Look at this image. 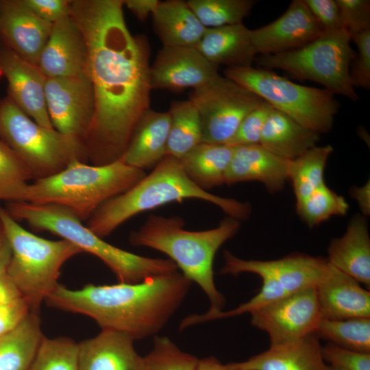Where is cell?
Masks as SVG:
<instances>
[{"mask_svg": "<svg viewBox=\"0 0 370 370\" xmlns=\"http://www.w3.org/2000/svg\"><path fill=\"white\" fill-rule=\"evenodd\" d=\"M123 8L122 0L70 3L84 39L86 73L94 92V115L82 138L94 165L119 160L150 109L149 46L145 37L131 34Z\"/></svg>", "mask_w": 370, "mask_h": 370, "instance_id": "obj_1", "label": "cell"}, {"mask_svg": "<svg viewBox=\"0 0 370 370\" xmlns=\"http://www.w3.org/2000/svg\"><path fill=\"white\" fill-rule=\"evenodd\" d=\"M191 282L176 271L132 284H89L75 290L59 284L45 301L51 307L86 315L101 330L142 340L164 327L184 301Z\"/></svg>", "mask_w": 370, "mask_h": 370, "instance_id": "obj_2", "label": "cell"}, {"mask_svg": "<svg viewBox=\"0 0 370 370\" xmlns=\"http://www.w3.org/2000/svg\"><path fill=\"white\" fill-rule=\"evenodd\" d=\"M184 226L185 222L180 217L150 214L129 238L133 246L149 247L167 255L182 273L197 283L208 297L210 309L204 314L185 317L180 323L184 329L221 311L225 298L215 285L214 259L223 243L238 232L241 221L227 216L210 230L190 231Z\"/></svg>", "mask_w": 370, "mask_h": 370, "instance_id": "obj_3", "label": "cell"}, {"mask_svg": "<svg viewBox=\"0 0 370 370\" xmlns=\"http://www.w3.org/2000/svg\"><path fill=\"white\" fill-rule=\"evenodd\" d=\"M187 199L209 202L240 221L251 213L249 203L221 197L197 186L185 173L179 159L167 155L134 186L102 204L86 226L103 238L139 213Z\"/></svg>", "mask_w": 370, "mask_h": 370, "instance_id": "obj_4", "label": "cell"}, {"mask_svg": "<svg viewBox=\"0 0 370 370\" xmlns=\"http://www.w3.org/2000/svg\"><path fill=\"white\" fill-rule=\"evenodd\" d=\"M5 208L15 221L27 223L35 231L59 236L82 252L97 257L120 283H138L150 277L177 271L176 264L170 259L139 256L106 242L62 206L14 201L7 202Z\"/></svg>", "mask_w": 370, "mask_h": 370, "instance_id": "obj_5", "label": "cell"}, {"mask_svg": "<svg viewBox=\"0 0 370 370\" xmlns=\"http://www.w3.org/2000/svg\"><path fill=\"white\" fill-rule=\"evenodd\" d=\"M146 174L120 160L94 165L75 159L58 173L29 184L22 201L62 206L82 221H88L102 204L131 188Z\"/></svg>", "mask_w": 370, "mask_h": 370, "instance_id": "obj_6", "label": "cell"}, {"mask_svg": "<svg viewBox=\"0 0 370 370\" xmlns=\"http://www.w3.org/2000/svg\"><path fill=\"white\" fill-rule=\"evenodd\" d=\"M0 220L12 249L6 274L27 301L31 311L39 312L42 302L59 284L62 266L82 251L66 240L51 241L32 234L1 205Z\"/></svg>", "mask_w": 370, "mask_h": 370, "instance_id": "obj_7", "label": "cell"}, {"mask_svg": "<svg viewBox=\"0 0 370 370\" xmlns=\"http://www.w3.org/2000/svg\"><path fill=\"white\" fill-rule=\"evenodd\" d=\"M0 137L34 180L58 173L73 160L88 161L80 139L36 123L8 97L0 99Z\"/></svg>", "mask_w": 370, "mask_h": 370, "instance_id": "obj_8", "label": "cell"}, {"mask_svg": "<svg viewBox=\"0 0 370 370\" xmlns=\"http://www.w3.org/2000/svg\"><path fill=\"white\" fill-rule=\"evenodd\" d=\"M223 73L301 125L319 134L332 130L339 103L329 90L298 84L252 66L227 67Z\"/></svg>", "mask_w": 370, "mask_h": 370, "instance_id": "obj_9", "label": "cell"}, {"mask_svg": "<svg viewBox=\"0 0 370 370\" xmlns=\"http://www.w3.org/2000/svg\"><path fill=\"white\" fill-rule=\"evenodd\" d=\"M350 42V36L345 30L324 32L299 49L260 55L255 61L261 68L285 71L295 77L320 84L334 95L357 101L359 98L349 75L356 56Z\"/></svg>", "mask_w": 370, "mask_h": 370, "instance_id": "obj_10", "label": "cell"}, {"mask_svg": "<svg viewBox=\"0 0 370 370\" xmlns=\"http://www.w3.org/2000/svg\"><path fill=\"white\" fill-rule=\"evenodd\" d=\"M188 99L201 121L202 143L226 145L243 119L264 101L236 82L220 74L193 89Z\"/></svg>", "mask_w": 370, "mask_h": 370, "instance_id": "obj_11", "label": "cell"}, {"mask_svg": "<svg viewBox=\"0 0 370 370\" xmlns=\"http://www.w3.org/2000/svg\"><path fill=\"white\" fill-rule=\"evenodd\" d=\"M250 314L251 325L268 334L271 345L314 334L322 319L315 288L289 294Z\"/></svg>", "mask_w": 370, "mask_h": 370, "instance_id": "obj_12", "label": "cell"}, {"mask_svg": "<svg viewBox=\"0 0 370 370\" xmlns=\"http://www.w3.org/2000/svg\"><path fill=\"white\" fill-rule=\"evenodd\" d=\"M223 258L221 274L254 273L277 282L288 294L315 288L330 264L327 258L298 253L278 260H256L240 258L225 250Z\"/></svg>", "mask_w": 370, "mask_h": 370, "instance_id": "obj_13", "label": "cell"}, {"mask_svg": "<svg viewBox=\"0 0 370 370\" xmlns=\"http://www.w3.org/2000/svg\"><path fill=\"white\" fill-rule=\"evenodd\" d=\"M45 95L53 128L82 140L95 111L93 88L86 73L73 77L47 78Z\"/></svg>", "mask_w": 370, "mask_h": 370, "instance_id": "obj_14", "label": "cell"}, {"mask_svg": "<svg viewBox=\"0 0 370 370\" xmlns=\"http://www.w3.org/2000/svg\"><path fill=\"white\" fill-rule=\"evenodd\" d=\"M324 33L304 0H293L273 22L250 29L256 55H271L299 49Z\"/></svg>", "mask_w": 370, "mask_h": 370, "instance_id": "obj_15", "label": "cell"}, {"mask_svg": "<svg viewBox=\"0 0 370 370\" xmlns=\"http://www.w3.org/2000/svg\"><path fill=\"white\" fill-rule=\"evenodd\" d=\"M219 68L195 47L163 46L150 68L151 86L172 91L193 90L219 75Z\"/></svg>", "mask_w": 370, "mask_h": 370, "instance_id": "obj_16", "label": "cell"}, {"mask_svg": "<svg viewBox=\"0 0 370 370\" xmlns=\"http://www.w3.org/2000/svg\"><path fill=\"white\" fill-rule=\"evenodd\" d=\"M0 74L8 82V97L36 123L53 128L45 101L47 77L31 64L0 44Z\"/></svg>", "mask_w": 370, "mask_h": 370, "instance_id": "obj_17", "label": "cell"}, {"mask_svg": "<svg viewBox=\"0 0 370 370\" xmlns=\"http://www.w3.org/2000/svg\"><path fill=\"white\" fill-rule=\"evenodd\" d=\"M52 25L34 15L19 0L0 1V44L31 64H38Z\"/></svg>", "mask_w": 370, "mask_h": 370, "instance_id": "obj_18", "label": "cell"}, {"mask_svg": "<svg viewBox=\"0 0 370 370\" xmlns=\"http://www.w3.org/2000/svg\"><path fill=\"white\" fill-rule=\"evenodd\" d=\"M86 61L82 33L69 13L53 23L37 66L47 78L66 77L85 73Z\"/></svg>", "mask_w": 370, "mask_h": 370, "instance_id": "obj_19", "label": "cell"}, {"mask_svg": "<svg viewBox=\"0 0 370 370\" xmlns=\"http://www.w3.org/2000/svg\"><path fill=\"white\" fill-rule=\"evenodd\" d=\"M315 291L322 319L370 318L369 291L331 264Z\"/></svg>", "mask_w": 370, "mask_h": 370, "instance_id": "obj_20", "label": "cell"}, {"mask_svg": "<svg viewBox=\"0 0 370 370\" xmlns=\"http://www.w3.org/2000/svg\"><path fill=\"white\" fill-rule=\"evenodd\" d=\"M289 164V160L274 155L260 144L233 147L225 184L258 181L275 193L282 190L288 180Z\"/></svg>", "mask_w": 370, "mask_h": 370, "instance_id": "obj_21", "label": "cell"}, {"mask_svg": "<svg viewBox=\"0 0 370 370\" xmlns=\"http://www.w3.org/2000/svg\"><path fill=\"white\" fill-rule=\"evenodd\" d=\"M130 336L101 330L78 343V370H144V358Z\"/></svg>", "mask_w": 370, "mask_h": 370, "instance_id": "obj_22", "label": "cell"}, {"mask_svg": "<svg viewBox=\"0 0 370 370\" xmlns=\"http://www.w3.org/2000/svg\"><path fill=\"white\" fill-rule=\"evenodd\" d=\"M231 364L239 370H328L319 339L314 334L270 345L268 349L245 361Z\"/></svg>", "mask_w": 370, "mask_h": 370, "instance_id": "obj_23", "label": "cell"}, {"mask_svg": "<svg viewBox=\"0 0 370 370\" xmlns=\"http://www.w3.org/2000/svg\"><path fill=\"white\" fill-rule=\"evenodd\" d=\"M327 260L369 290L370 238L363 215L357 214L353 217L345 234L330 241Z\"/></svg>", "mask_w": 370, "mask_h": 370, "instance_id": "obj_24", "label": "cell"}, {"mask_svg": "<svg viewBox=\"0 0 370 370\" xmlns=\"http://www.w3.org/2000/svg\"><path fill=\"white\" fill-rule=\"evenodd\" d=\"M170 124L169 112L148 110L137 123L119 160L142 170L156 166L166 156Z\"/></svg>", "mask_w": 370, "mask_h": 370, "instance_id": "obj_25", "label": "cell"}, {"mask_svg": "<svg viewBox=\"0 0 370 370\" xmlns=\"http://www.w3.org/2000/svg\"><path fill=\"white\" fill-rule=\"evenodd\" d=\"M196 49L211 63L226 68L251 66L256 56L250 29L243 23L207 28Z\"/></svg>", "mask_w": 370, "mask_h": 370, "instance_id": "obj_26", "label": "cell"}, {"mask_svg": "<svg viewBox=\"0 0 370 370\" xmlns=\"http://www.w3.org/2000/svg\"><path fill=\"white\" fill-rule=\"evenodd\" d=\"M151 16L155 32L164 47L196 48L207 29L182 0L160 1Z\"/></svg>", "mask_w": 370, "mask_h": 370, "instance_id": "obj_27", "label": "cell"}, {"mask_svg": "<svg viewBox=\"0 0 370 370\" xmlns=\"http://www.w3.org/2000/svg\"><path fill=\"white\" fill-rule=\"evenodd\" d=\"M319 138V133L273 108L259 144L274 155L291 161L317 146Z\"/></svg>", "mask_w": 370, "mask_h": 370, "instance_id": "obj_28", "label": "cell"}, {"mask_svg": "<svg viewBox=\"0 0 370 370\" xmlns=\"http://www.w3.org/2000/svg\"><path fill=\"white\" fill-rule=\"evenodd\" d=\"M233 147L201 143L179 159L187 176L207 190L225 184Z\"/></svg>", "mask_w": 370, "mask_h": 370, "instance_id": "obj_29", "label": "cell"}, {"mask_svg": "<svg viewBox=\"0 0 370 370\" xmlns=\"http://www.w3.org/2000/svg\"><path fill=\"white\" fill-rule=\"evenodd\" d=\"M39 312L31 311L0 337V370H27L43 338Z\"/></svg>", "mask_w": 370, "mask_h": 370, "instance_id": "obj_30", "label": "cell"}, {"mask_svg": "<svg viewBox=\"0 0 370 370\" xmlns=\"http://www.w3.org/2000/svg\"><path fill=\"white\" fill-rule=\"evenodd\" d=\"M171 124L166 146V156L181 158L202 143L200 117L189 100L173 101L169 110Z\"/></svg>", "mask_w": 370, "mask_h": 370, "instance_id": "obj_31", "label": "cell"}, {"mask_svg": "<svg viewBox=\"0 0 370 370\" xmlns=\"http://www.w3.org/2000/svg\"><path fill=\"white\" fill-rule=\"evenodd\" d=\"M332 151L331 145H317L290 161L288 180L291 181L296 203L325 183L324 171Z\"/></svg>", "mask_w": 370, "mask_h": 370, "instance_id": "obj_32", "label": "cell"}, {"mask_svg": "<svg viewBox=\"0 0 370 370\" xmlns=\"http://www.w3.org/2000/svg\"><path fill=\"white\" fill-rule=\"evenodd\" d=\"M314 334L338 347L370 353V318L321 319Z\"/></svg>", "mask_w": 370, "mask_h": 370, "instance_id": "obj_33", "label": "cell"}, {"mask_svg": "<svg viewBox=\"0 0 370 370\" xmlns=\"http://www.w3.org/2000/svg\"><path fill=\"white\" fill-rule=\"evenodd\" d=\"M254 0H188L187 3L206 28L243 23Z\"/></svg>", "mask_w": 370, "mask_h": 370, "instance_id": "obj_34", "label": "cell"}, {"mask_svg": "<svg viewBox=\"0 0 370 370\" xmlns=\"http://www.w3.org/2000/svg\"><path fill=\"white\" fill-rule=\"evenodd\" d=\"M349 209L345 198L327 186L325 183L301 201L296 203V210L309 227H314L332 216H344Z\"/></svg>", "mask_w": 370, "mask_h": 370, "instance_id": "obj_35", "label": "cell"}, {"mask_svg": "<svg viewBox=\"0 0 370 370\" xmlns=\"http://www.w3.org/2000/svg\"><path fill=\"white\" fill-rule=\"evenodd\" d=\"M78 352L73 339L43 336L27 370H78Z\"/></svg>", "mask_w": 370, "mask_h": 370, "instance_id": "obj_36", "label": "cell"}, {"mask_svg": "<svg viewBox=\"0 0 370 370\" xmlns=\"http://www.w3.org/2000/svg\"><path fill=\"white\" fill-rule=\"evenodd\" d=\"M30 180L25 164L0 137V201H22Z\"/></svg>", "mask_w": 370, "mask_h": 370, "instance_id": "obj_37", "label": "cell"}, {"mask_svg": "<svg viewBox=\"0 0 370 370\" xmlns=\"http://www.w3.org/2000/svg\"><path fill=\"white\" fill-rule=\"evenodd\" d=\"M144 358V370H195L199 359L180 349L169 338L156 336Z\"/></svg>", "mask_w": 370, "mask_h": 370, "instance_id": "obj_38", "label": "cell"}, {"mask_svg": "<svg viewBox=\"0 0 370 370\" xmlns=\"http://www.w3.org/2000/svg\"><path fill=\"white\" fill-rule=\"evenodd\" d=\"M262 284L258 293L249 301L240 304L238 307L225 312L221 311L214 314L201 319L196 324L208 321L225 319L251 313L261 308L277 301L288 295L286 291L277 282L269 280H262Z\"/></svg>", "mask_w": 370, "mask_h": 370, "instance_id": "obj_39", "label": "cell"}, {"mask_svg": "<svg viewBox=\"0 0 370 370\" xmlns=\"http://www.w3.org/2000/svg\"><path fill=\"white\" fill-rule=\"evenodd\" d=\"M273 107L264 101L250 112L241 121L227 145L236 147L259 144L264 123Z\"/></svg>", "mask_w": 370, "mask_h": 370, "instance_id": "obj_40", "label": "cell"}, {"mask_svg": "<svg viewBox=\"0 0 370 370\" xmlns=\"http://www.w3.org/2000/svg\"><path fill=\"white\" fill-rule=\"evenodd\" d=\"M358 48L357 54L350 66V79L352 86L370 88V29L350 37Z\"/></svg>", "mask_w": 370, "mask_h": 370, "instance_id": "obj_41", "label": "cell"}, {"mask_svg": "<svg viewBox=\"0 0 370 370\" xmlns=\"http://www.w3.org/2000/svg\"><path fill=\"white\" fill-rule=\"evenodd\" d=\"M343 29L352 36L370 29V1L336 0Z\"/></svg>", "mask_w": 370, "mask_h": 370, "instance_id": "obj_42", "label": "cell"}, {"mask_svg": "<svg viewBox=\"0 0 370 370\" xmlns=\"http://www.w3.org/2000/svg\"><path fill=\"white\" fill-rule=\"evenodd\" d=\"M321 354L328 365L342 370H370V353L356 352L328 343L321 346Z\"/></svg>", "mask_w": 370, "mask_h": 370, "instance_id": "obj_43", "label": "cell"}, {"mask_svg": "<svg viewBox=\"0 0 370 370\" xmlns=\"http://www.w3.org/2000/svg\"><path fill=\"white\" fill-rule=\"evenodd\" d=\"M325 33L344 30L336 0H304Z\"/></svg>", "mask_w": 370, "mask_h": 370, "instance_id": "obj_44", "label": "cell"}, {"mask_svg": "<svg viewBox=\"0 0 370 370\" xmlns=\"http://www.w3.org/2000/svg\"><path fill=\"white\" fill-rule=\"evenodd\" d=\"M19 1L37 17L51 24L70 13L69 1L19 0Z\"/></svg>", "mask_w": 370, "mask_h": 370, "instance_id": "obj_45", "label": "cell"}, {"mask_svg": "<svg viewBox=\"0 0 370 370\" xmlns=\"http://www.w3.org/2000/svg\"><path fill=\"white\" fill-rule=\"evenodd\" d=\"M30 312L29 305L23 297L0 306V337L16 328Z\"/></svg>", "mask_w": 370, "mask_h": 370, "instance_id": "obj_46", "label": "cell"}, {"mask_svg": "<svg viewBox=\"0 0 370 370\" xmlns=\"http://www.w3.org/2000/svg\"><path fill=\"white\" fill-rule=\"evenodd\" d=\"M158 0H125V5L140 21L145 20L150 14L152 15L157 8Z\"/></svg>", "mask_w": 370, "mask_h": 370, "instance_id": "obj_47", "label": "cell"}, {"mask_svg": "<svg viewBox=\"0 0 370 370\" xmlns=\"http://www.w3.org/2000/svg\"><path fill=\"white\" fill-rule=\"evenodd\" d=\"M22 295L6 273L0 274V306L10 303Z\"/></svg>", "mask_w": 370, "mask_h": 370, "instance_id": "obj_48", "label": "cell"}, {"mask_svg": "<svg viewBox=\"0 0 370 370\" xmlns=\"http://www.w3.org/2000/svg\"><path fill=\"white\" fill-rule=\"evenodd\" d=\"M350 195L357 202L364 217L370 214V181L362 186H354L350 190Z\"/></svg>", "mask_w": 370, "mask_h": 370, "instance_id": "obj_49", "label": "cell"}, {"mask_svg": "<svg viewBox=\"0 0 370 370\" xmlns=\"http://www.w3.org/2000/svg\"><path fill=\"white\" fill-rule=\"evenodd\" d=\"M12 257V249L4 225L0 220V274L6 273Z\"/></svg>", "mask_w": 370, "mask_h": 370, "instance_id": "obj_50", "label": "cell"}, {"mask_svg": "<svg viewBox=\"0 0 370 370\" xmlns=\"http://www.w3.org/2000/svg\"><path fill=\"white\" fill-rule=\"evenodd\" d=\"M195 370H239L231 363L223 365L214 356L199 360Z\"/></svg>", "mask_w": 370, "mask_h": 370, "instance_id": "obj_51", "label": "cell"}, {"mask_svg": "<svg viewBox=\"0 0 370 370\" xmlns=\"http://www.w3.org/2000/svg\"><path fill=\"white\" fill-rule=\"evenodd\" d=\"M328 370H342V369L328 365Z\"/></svg>", "mask_w": 370, "mask_h": 370, "instance_id": "obj_52", "label": "cell"}]
</instances>
